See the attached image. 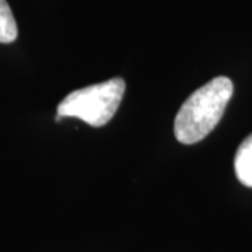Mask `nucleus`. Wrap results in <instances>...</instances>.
Segmentation results:
<instances>
[{"instance_id":"nucleus-3","label":"nucleus","mask_w":252,"mask_h":252,"mask_svg":"<svg viewBox=\"0 0 252 252\" xmlns=\"http://www.w3.org/2000/svg\"><path fill=\"white\" fill-rule=\"evenodd\" d=\"M234 170L238 181L252 188V135L244 139L234 157Z\"/></svg>"},{"instance_id":"nucleus-4","label":"nucleus","mask_w":252,"mask_h":252,"mask_svg":"<svg viewBox=\"0 0 252 252\" xmlns=\"http://www.w3.org/2000/svg\"><path fill=\"white\" fill-rule=\"evenodd\" d=\"M17 34V23L9 3L6 0H0V44H10L16 41Z\"/></svg>"},{"instance_id":"nucleus-2","label":"nucleus","mask_w":252,"mask_h":252,"mask_svg":"<svg viewBox=\"0 0 252 252\" xmlns=\"http://www.w3.org/2000/svg\"><path fill=\"white\" fill-rule=\"evenodd\" d=\"M125 81L121 77L72 91L58 105V115L79 118L93 127L108 124L124 98Z\"/></svg>"},{"instance_id":"nucleus-1","label":"nucleus","mask_w":252,"mask_h":252,"mask_svg":"<svg viewBox=\"0 0 252 252\" xmlns=\"http://www.w3.org/2000/svg\"><path fill=\"white\" fill-rule=\"evenodd\" d=\"M234 91L228 77H216L189 97L178 111L174 133L182 144H195L203 140L223 118L225 107Z\"/></svg>"}]
</instances>
